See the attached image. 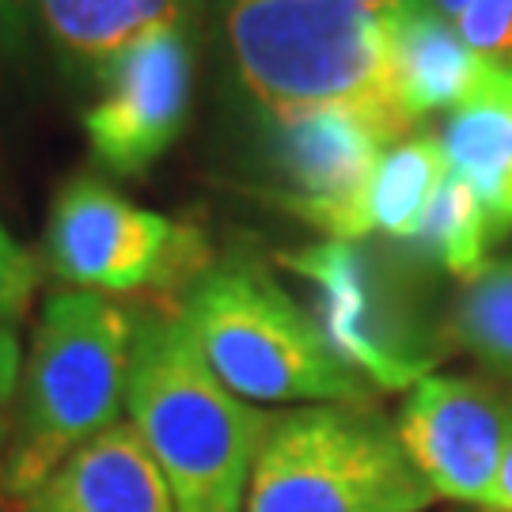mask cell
I'll list each match as a JSON object with an SVG mask.
<instances>
[{
	"instance_id": "obj_1",
	"label": "cell",
	"mask_w": 512,
	"mask_h": 512,
	"mask_svg": "<svg viewBox=\"0 0 512 512\" xmlns=\"http://www.w3.org/2000/svg\"><path fill=\"white\" fill-rule=\"evenodd\" d=\"M126 410L179 512H247L270 414L217 380L179 304L133 311Z\"/></svg>"
},
{
	"instance_id": "obj_2",
	"label": "cell",
	"mask_w": 512,
	"mask_h": 512,
	"mask_svg": "<svg viewBox=\"0 0 512 512\" xmlns=\"http://www.w3.org/2000/svg\"><path fill=\"white\" fill-rule=\"evenodd\" d=\"M133 323L137 315L103 293L61 289L46 296L19 372L0 494L12 501L27 497L76 448L122 421Z\"/></svg>"
},
{
	"instance_id": "obj_3",
	"label": "cell",
	"mask_w": 512,
	"mask_h": 512,
	"mask_svg": "<svg viewBox=\"0 0 512 512\" xmlns=\"http://www.w3.org/2000/svg\"><path fill=\"white\" fill-rule=\"evenodd\" d=\"M224 42L255 110L361 107L410 129L380 12L346 0H224Z\"/></svg>"
},
{
	"instance_id": "obj_4",
	"label": "cell",
	"mask_w": 512,
	"mask_h": 512,
	"mask_svg": "<svg viewBox=\"0 0 512 512\" xmlns=\"http://www.w3.org/2000/svg\"><path fill=\"white\" fill-rule=\"evenodd\" d=\"M194 342L228 391L247 403H368V384L342 365L308 308L258 258L232 251L179 300Z\"/></svg>"
},
{
	"instance_id": "obj_5",
	"label": "cell",
	"mask_w": 512,
	"mask_h": 512,
	"mask_svg": "<svg viewBox=\"0 0 512 512\" xmlns=\"http://www.w3.org/2000/svg\"><path fill=\"white\" fill-rule=\"evenodd\" d=\"M437 501L395 425L365 403L270 414L247 512H421Z\"/></svg>"
},
{
	"instance_id": "obj_6",
	"label": "cell",
	"mask_w": 512,
	"mask_h": 512,
	"mask_svg": "<svg viewBox=\"0 0 512 512\" xmlns=\"http://www.w3.org/2000/svg\"><path fill=\"white\" fill-rule=\"evenodd\" d=\"M46 262L61 281L88 293H186L213 266L198 224L129 202L80 171L57 186L46 220Z\"/></svg>"
},
{
	"instance_id": "obj_7",
	"label": "cell",
	"mask_w": 512,
	"mask_h": 512,
	"mask_svg": "<svg viewBox=\"0 0 512 512\" xmlns=\"http://www.w3.org/2000/svg\"><path fill=\"white\" fill-rule=\"evenodd\" d=\"M281 266L311 285V315L323 338L368 387L403 391L421 384L440 361V349L418 319L410 289L361 243L323 239L300 251H285Z\"/></svg>"
},
{
	"instance_id": "obj_8",
	"label": "cell",
	"mask_w": 512,
	"mask_h": 512,
	"mask_svg": "<svg viewBox=\"0 0 512 512\" xmlns=\"http://www.w3.org/2000/svg\"><path fill=\"white\" fill-rule=\"evenodd\" d=\"M406 129L361 107L255 110V141L277 202L327 239H365V190Z\"/></svg>"
},
{
	"instance_id": "obj_9",
	"label": "cell",
	"mask_w": 512,
	"mask_h": 512,
	"mask_svg": "<svg viewBox=\"0 0 512 512\" xmlns=\"http://www.w3.org/2000/svg\"><path fill=\"white\" fill-rule=\"evenodd\" d=\"M95 99L84 110V133L95 164L137 179L179 141L194 95L190 27H160L137 38L92 80Z\"/></svg>"
},
{
	"instance_id": "obj_10",
	"label": "cell",
	"mask_w": 512,
	"mask_h": 512,
	"mask_svg": "<svg viewBox=\"0 0 512 512\" xmlns=\"http://www.w3.org/2000/svg\"><path fill=\"white\" fill-rule=\"evenodd\" d=\"M395 433L433 494L482 509L512 440V387L425 376L399 406Z\"/></svg>"
},
{
	"instance_id": "obj_11",
	"label": "cell",
	"mask_w": 512,
	"mask_h": 512,
	"mask_svg": "<svg viewBox=\"0 0 512 512\" xmlns=\"http://www.w3.org/2000/svg\"><path fill=\"white\" fill-rule=\"evenodd\" d=\"M16 512H179L164 471L141 433L118 421L76 448L46 482L16 501Z\"/></svg>"
},
{
	"instance_id": "obj_12",
	"label": "cell",
	"mask_w": 512,
	"mask_h": 512,
	"mask_svg": "<svg viewBox=\"0 0 512 512\" xmlns=\"http://www.w3.org/2000/svg\"><path fill=\"white\" fill-rule=\"evenodd\" d=\"M391 31V84L403 118L414 126L440 110L467 107L490 80L494 65L459 38L456 23L429 0H414L387 16Z\"/></svg>"
},
{
	"instance_id": "obj_13",
	"label": "cell",
	"mask_w": 512,
	"mask_h": 512,
	"mask_svg": "<svg viewBox=\"0 0 512 512\" xmlns=\"http://www.w3.org/2000/svg\"><path fill=\"white\" fill-rule=\"evenodd\" d=\"M198 0H35L57 57L92 84L103 65L160 27H194Z\"/></svg>"
},
{
	"instance_id": "obj_14",
	"label": "cell",
	"mask_w": 512,
	"mask_h": 512,
	"mask_svg": "<svg viewBox=\"0 0 512 512\" xmlns=\"http://www.w3.org/2000/svg\"><path fill=\"white\" fill-rule=\"evenodd\" d=\"M440 145L482 202L494 239H505L512 232V69H497L467 107L452 110Z\"/></svg>"
},
{
	"instance_id": "obj_15",
	"label": "cell",
	"mask_w": 512,
	"mask_h": 512,
	"mask_svg": "<svg viewBox=\"0 0 512 512\" xmlns=\"http://www.w3.org/2000/svg\"><path fill=\"white\" fill-rule=\"evenodd\" d=\"M448 175V156L440 137H406L384 152L365 190V236H387L410 243L437 186Z\"/></svg>"
},
{
	"instance_id": "obj_16",
	"label": "cell",
	"mask_w": 512,
	"mask_h": 512,
	"mask_svg": "<svg viewBox=\"0 0 512 512\" xmlns=\"http://www.w3.org/2000/svg\"><path fill=\"white\" fill-rule=\"evenodd\" d=\"M410 243L433 266L448 270L459 281H471L490 262L486 255H490V247L497 239L486 209L475 198V190L448 167V175L437 186V194H433V202L425 209V217H421Z\"/></svg>"
},
{
	"instance_id": "obj_17",
	"label": "cell",
	"mask_w": 512,
	"mask_h": 512,
	"mask_svg": "<svg viewBox=\"0 0 512 512\" xmlns=\"http://www.w3.org/2000/svg\"><path fill=\"white\" fill-rule=\"evenodd\" d=\"M448 334L497 380L512 384V258H494L463 281Z\"/></svg>"
},
{
	"instance_id": "obj_18",
	"label": "cell",
	"mask_w": 512,
	"mask_h": 512,
	"mask_svg": "<svg viewBox=\"0 0 512 512\" xmlns=\"http://www.w3.org/2000/svg\"><path fill=\"white\" fill-rule=\"evenodd\" d=\"M452 23L482 61L512 69V0H467Z\"/></svg>"
},
{
	"instance_id": "obj_19",
	"label": "cell",
	"mask_w": 512,
	"mask_h": 512,
	"mask_svg": "<svg viewBox=\"0 0 512 512\" xmlns=\"http://www.w3.org/2000/svg\"><path fill=\"white\" fill-rule=\"evenodd\" d=\"M38 281L42 274H38L35 255L8 232V224L0 217V330H12L23 319V311L35 300Z\"/></svg>"
},
{
	"instance_id": "obj_20",
	"label": "cell",
	"mask_w": 512,
	"mask_h": 512,
	"mask_svg": "<svg viewBox=\"0 0 512 512\" xmlns=\"http://www.w3.org/2000/svg\"><path fill=\"white\" fill-rule=\"evenodd\" d=\"M19 372H23V349H19L16 330H0V467H4V452H8L12 425H16Z\"/></svg>"
},
{
	"instance_id": "obj_21",
	"label": "cell",
	"mask_w": 512,
	"mask_h": 512,
	"mask_svg": "<svg viewBox=\"0 0 512 512\" xmlns=\"http://www.w3.org/2000/svg\"><path fill=\"white\" fill-rule=\"evenodd\" d=\"M35 0H0V65H19L35 35Z\"/></svg>"
},
{
	"instance_id": "obj_22",
	"label": "cell",
	"mask_w": 512,
	"mask_h": 512,
	"mask_svg": "<svg viewBox=\"0 0 512 512\" xmlns=\"http://www.w3.org/2000/svg\"><path fill=\"white\" fill-rule=\"evenodd\" d=\"M482 512H512V440H509V452L501 459V471H497V482Z\"/></svg>"
},
{
	"instance_id": "obj_23",
	"label": "cell",
	"mask_w": 512,
	"mask_h": 512,
	"mask_svg": "<svg viewBox=\"0 0 512 512\" xmlns=\"http://www.w3.org/2000/svg\"><path fill=\"white\" fill-rule=\"evenodd\" d=\"M346 4H357V8H368V12H380V16H395L399 8L414 4V0H346Z\"/></svg>"
},
{
	"instance_id": "obj_24",
	"label": "cell",
	"mask_w": 512,
	"mask_h": 512,
	"mask_svg": "<svg viewBox=\"0 0 512 512\" xmlns=\"http://www.w3.org/2000/svg\"><path fill=\"white\" fill-rule=\"evenodd\" d=\"M433 8H437L440 16H448V19H456L463 8H467V0H429Z\"/></svg>"
}]
</instances>
